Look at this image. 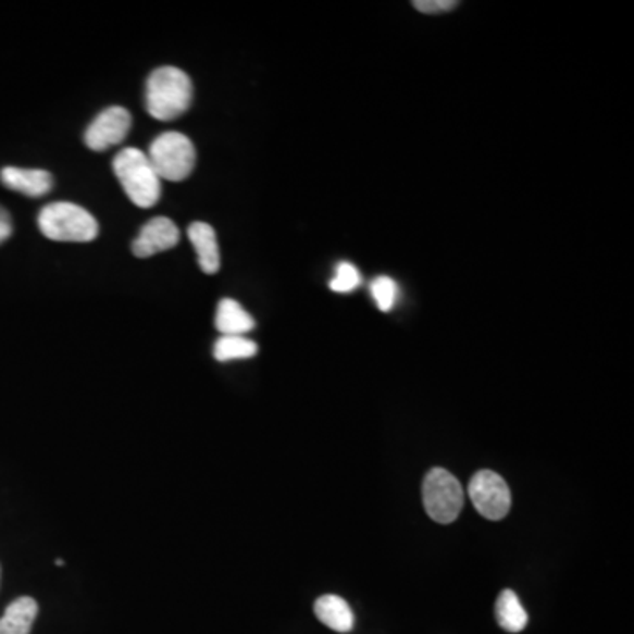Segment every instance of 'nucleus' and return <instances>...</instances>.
I'll return each instance as SVG.
<instances>
[{"instance_id":"1","label":"nucleus","mask_w":634,"mask_h":634,"mask_svg":"<svg viewBox=\"0 0 634 634\" xmlns=\"http://www.w3.org/2000/svg\"><path fill=\"white\" fill-rule=\"evenodd\" d=\"M192 92L187 73L164 65L153 71L147 82V110L156 121H175L189 110Z\"/></svg>"},{"instance_id":"2","label":"nucleus","mask_w":634,"mask_h":634,"mask_svg":"<svg viewBox=\"0 0 634 634\" xmlns=\"http://www.w3.org/2000/svg\"><path fill=\"white\" fill-rule=\"evenodd\" d=\"M113 172L127 198L139 209H152L162 195L161 176L153 170L149 156L135 147L121 150L113 161Z\"/></svg>"},{"instance_id":"3","label":"nucleus","mask_w":634,"mask_h":634,"mask_svg":"<svg viewBox=\"0 0 634 634\" xmlns=\"http://www.w3.org/2000/svg\"><path fill=\"white\" fill-rule=\"evenodd\" d=\"M38 224L42 235L53 241L87 244L99 235V224L92 213L70 201L47 204L39 212Z\"/></svg>"},{"instance_id":"4","label":"nucleus","mask_w":634,"mask_h":634,"mask_svg":"<svg viewBox=\"0 0 634 634\" xmlns=\"http://www.w3.org/2000/svg\"><path fill=\"white\" fill-rule=\"evenodd\" d=\"M147 156L161 181H186L196 166L195 144L176 130L162 133L153 139Z\"/></svg>"},{"instance_id":"5","label":"nucleus","mask_w":634,"mask_h":634,"mask_svg":"<svg viewBox=\"0 0 634 634\" xmlns=\"http://www.w3.org/2000/svg\"><path fill=\"white\" fill-rule=\"evenodd\" d=\"M463 488L459 480L445 469H432L423 480V506L432 520L451 523L463 508Z\"/></svg>"},{"instance_id":"6","label":"nucleus","mask_w":634,"mask_h":634,"mask_svg":"<svg viewBox=\"0 0 634 634\" xmlns=\"http://www.w3.org/2000/svg\"><path fill=\"white\" fill-rule=\"evenodd\" d=\"M469 497L477 513L488 520H502L511 510V490L505 477L494 471H477L469 482Z\"/></svg>"},{"instance_id":"7","label":"nucleus","mask_w":634,"mask_h":634,"mask_svg":"<svg viewBox=\"0 0 634 634\" xmlns=\"http://www.w3.org/2000/svg\"><path fill=\"white\" fill-rule=\"evenodd\" d=\"M133 127V116L122 107H110L94 119L85 130V145L94 152H104L121 145Z\"/></svg>"},{"instance_id":"8","label":"nucleus","mask_w":634,"mask_h":634,"mask_svg":"<svg viewBox=\"0 0 634 634\" xmlns=\"http://www.w3.org/2000/svg\"><path fill=\"white\" fill-rule=\"evenodd\" d=\"M181 229L172 219L153 217L139 229V235L133 241V252L136 258H150L161 254L178 246Z\"/></svg>"},{"instance_id":"9","label":"nucleus","mask_w":634,"mask_h":634,"mask_svg":"<svg viewBox=\"0 0 634 634\" xmlns=\"http://www.w3.org/2000/svg\"><path fill=\"white\" fill-rule=\"evenodd\" d=\"M0 182L8 189L28 196V198L47 196L53 187L51 173H48L47 170H36V167H4L0 172Z\"/></svg>"},{"instance_id":"10","label":"nucleus","mask_w":634,"mask_h":634,"mask_svg":"<svg viewBox=\"0 0 634 634\" xmlns=\"http://www.w3.org/2000/svg\"><path fill=\"white\" fill-rule=\"evenodd\" d=\"M187 235L198 256L199 269L207 275L217 274L221 270V250L215 229L207 223H192Z\"/></svg>"},{"instance_id":"11","label":"nucleus","mask_w":634,"mask_h":634,"mask_svg":"<svg viewBox=\"0 0 634 634\" xmlns=\"http://www.w3.org/2000/svg\"><path fill=\"white\" fill-rule=\"evenodd\" d=\"M314 613L330 630L349 633L355 627V616L346 599L340 596H321L314 605Z\"/></svg>"},{"instance_id":"12","label":"nucleus","mask_w":634,"mask_h":634,"mask_svg":"<svg viewBox=\"0 0 634 634\" xmlns=\"http://www.w3.org/2000/svg\"><path fill=\"white\" fill-rule=\"evenodd\" d=\"M38 611V602L33 597L14 599L0 617V634H30Z\"/></svg>"},{"instance_id":"13","label":"nucleus","mask_w":634,"mask_h":634,"mask_svg":"<svg viewBox=\"0 0 634 634\" xmlns=\"http://www.w3.org/2000/svg\"><path fill=\"white\" fill-rule=\"evenodd\" d=\"M215 326L223 335L246 337V334L254 330L256 321L237 300L224 298V300L219 301Z\"/></svg>"},{"instance_id":"14","label":"nucleus","mask_w":634,"mask_h":634,"mask_svg":"<svg viewBox=\"0 0 634 634\" xmlns=\"http://www.w3.org/2000/svg\"><path fill=\"white\" fill-rule=\"evenodd\" d=\"M497 624L508 633H520L529 624V616L513 591H502L496 602Z\"/></svg>"},{"instance_id":"15","label":"nucleus","mask_w":634,"mask_h":634,"mask_svg":"<svg viewBox=\"0 0 634 634\" xmlns=\"http://www.w3.org/2000/svg\"><path fill=\"white\" fill-rule=\"evenodd\" d=\"M258 355V344L241 335H223L213 346V357L221 363L233 360H249Z\"/></svg>"},{"instance_id":"16","label":"nucleus","mask_w":634,"mask_h":634,"mask_svg":"<svg viewBox=\"0 0 634 634\" xmlns=\"http://www.w3.org/2000/svg\"><path fill=\"white\" fill-rule=\"evenodd\" d=\"M371 295L381 312H389L398 300V284L388 275H380L371 283Z\"/></svg>"},{"instance_id":"17","label":"nucleus","mask_w":634,"mask_h":634,"mask_svg":"<svg viewBox=\"0 0 634 634\" xmlns=\"http://www.w3.org/2000/svg\"><path fill=\"white\" fill-rule=\"evenodd\" d=\"M361 284L360 270L348 261L337 264L335 277L330 281V289L334 293H352Z\"/></svg>"},{"instance_id":"18","label":"nucleus","mask_w":634,"mask_h":634,"mask_svg":"<svg viewBox=\"0 0 634 634\" xmlns=\"http://www.w3.org/2000/svg\"><path fill=\"white\" fill-rule=\"evenodd\" d=\"M414 10L425 14H443L453 11L459 2L457 0H417L412 2Z\"/></svg>"},{"instance_id":"19","label":"nucleus","mask_w":634,"mask_h":634,"mask_svg":"<svg viewBox=\"0 0 634 634\" xmlns=\"http://www.w3.org/2000/svg\"><path fill=\"white\" fill-rule=\"evenodd\" d=\"M13 235V219L11 213L0 204V246Z\"/></svg>"},{"instance_id":"20","label":"nucleus","mask_w":634,"mask_h":634,"mask_svg":"<svg viewBox=\"0 0 634 634\" xmlns=\"http://www.w3.org/2000/svg\"><path fill=\"white\" fill-rule=\"evenodd\" d=\"M55 564H57V565H64V560H62V559H57V560H55Z\"/></svg>"}]
</instances>
